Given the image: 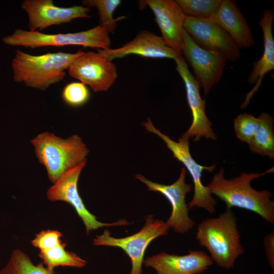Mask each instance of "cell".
I'll list each match as a JSON object with an SVG mask.
<instances>
[{"mask_svg":"<svg viewBox=\"0 0 274 274\" xmlns=\"http://www.w3.org/2000/svg\"><path fill=\"white\" fill-rule=\"evenodd\" d=\"M273 167L261 173L244 172L238 176L226 179L221 167L207 185L212 194L223 201L227 209L238 208L254 212L266 222L274 223V201L272 194L267 190H257L251 182L267 174L273 172Z\"/></svg>","mask_w":274,"mask_h":274,"instance_id":"cell-1","label":"cell"},{"mask_svg":"<svg viewBox=\"0 0 274 274\" xmlns=\"http://www.w3.org/2000/svg\"><path fill=\"white\" fill-rule=\"evenodd\" d=\"M68 70L71 76L89 85L94 92L108 90L118 76L115 64L98 52H84Z\"/></svg>","mask_w":274,"mask_h":274,"instance_id":"cell-13","label":"cell"},{"mask_svg":"<svg viewBox=\"0 0 274 274\" xmlns=\"http://www.w3.org/2000/svg\"><path fill=\"white\" fill-rule=\"evenodd\" d=\"M195 238L209 252L210 257L222 268H232L244 252L236 218L231 209L217 217L202 220L196 229Z\"/></svg>","mask_w":274,"mask_h":274,"instance_id":"cell-2","label":"cell"},{"mask_svg":"<svg viewBox=\"0 0 274 274\" xmlns=\"http://www.w3.org/2000/svg\"><path fill=\"white\" fill-rule=\"evenodd\" d=\"M273 18V10H265L262 16L260 17L258 24L263 32L264 50L260 59L254 62L253 67L248 77V83L250 85L255 84V86L246 95L242 109L248 106L253 94L260 87L265 75L274 69V39L272 32Z\"/></svg>","mask_w":274,"mask_h":274,"instance_id":"cell-18","label":"cell"},{"mask_svg":"<svg viewBox=\"0 0 274 274\" xmlns=\"http://www.w3.org/2000/svg\"><path fill=\"white\" fill-rule=\"evenodd\" d=\"M182 53L192 67L194 78L207 96L222 76L226 58L221 54L197 45L184 29Z\"/></svg>","mask_w":274,"mask_h":274,"instance_id":"cell-9","label":"cell"},{"mask_svg":"<svg viewBox=\"0 0 274 274\" xmlns=\"http://www.w3.org/2000/svg\"><path fill=\"white\" fill-rule=\"evenodd\" d=\"M213 20L226 31L239 49L254 44L252 30L234 1L222 0Z\"/></svg>","mask_w":274,"mask_h":274,"instance_id":"cell-19","label":"cell"},{"mask_svg":"<svg viewBox=\"0 0 274 274\" xmlns=\"http://www.w3.org/2000/svg\"><path fill=\"white\" fill-rule=\"evenodd\" d=\"M143 125L148 132L156 134L163 141L174 157L184 165L190 174L194 186V194L192 199L188 203V209L201 208L209 213H214L216 211V200L212 196L208 186L202 184L201 177L203 170L212 172L216 165L207 166L197 163L190 152L188 139L181 136L178 142L172 140L157 129L150 118H148L146 122L143 123Z\"/></svg>","mask_w":274,"mask_h":274,"instance_id":"cell-6","label":"cell"},{"mask_svg":"<svg viewBox=\"0 0 274 274\" xmlns=\"http://www.w3.org/2000/svg\"><path fill=\"white\" fill-rule=\"evenodd\" d=\"M174 60L176 70L184 82L187 100L192 116L190 127L182 136L188 140L193 138L194 142L199 141L201 138L216 140L217 135L212 128V123L206 114V100L201 97L198 83L190 72L181 54Z\"/></svg>","mask_w":274,"mask_h":274,"instance_id":"cell-12","label":"cell"},{"mask_svg":"<svg viewBox=\"0 0 274 274\" xmlns=\"http://www.w3.org/2000/svg\"><path fill=\"white\" fill-rule=\"evenodd\" d=\"M0 274H57L42 262L36 265L30 258L19 249L12 253L6 265L0 270Z\"/></svg>","mask_w":274,"mask_h":274,"instance_id":"cell-21","label":"cell"},{"mask_svg":"<svg viewBox=\"0 0 274 274\" xmlns=\"http://www.w3.org/2000/svg\"><path fill=\"white\" fill-rule=\"evenodd\" d=\"M183 28L202 48L219 53L227 60L235 61L241 58L240 49L226 31L214 20L186 16Z\"/></svg>","mask_w":274,"mask_h":274,"instance_id":"cell-11","label":"cell"},{"mask_svg":"<svg viewBox=\"0 0 274 274\" xmlns=\"http://www.w3.org/2000/svg\"><path fill=\"white\" fill-rule=\"evenodd\" d=\"M90 93L86 85L82 82H72L67 84L62 92L63 101L68 105L80 107L87 102Z\"/></svg>","mask_w":274,"mask_h":274,"instance_id":"cell-26","label":"cell"},{"mask_svg":"<svg viewBox=\"0 0 274 274\" xmlns=\"http://www.w3.org/2000/svg\"><path fill=\"white\" fill-rule=\"evenodd\" d=\"M21 8L28 16L29 31L39 32L53 25L66 23L79 18H89L91 9L84 6L63 8L52 0H25Z\"/></svg>","mask_w":274,"mask_h":274,"instance_id":"cell-14","label":"cell"},{"mask_svg":"<svg viewBox=\"0 0 274 274\" xmlns=\"http://www.w3.org/2000/svg\"><path fill=\"white\" fill-rule=\"evenodd\" d=\"M261 122L257 118L248 113L238 115L234 121V128L237 138L248 144L257 132Z\"/></svg>","mask_w":274,"mask_h":274,"instance_id":"cell-25","label":"cell"},{"mask_svg":"<svg viewBox=\"0 0 274 274\" xmlns=\"http://www.w3.org/2000/svg\"><path fill=\"white\" fill-rule=\"evenodd\" d=\"M169 229L163 221L155 219L153 216L149 215L146 218L144 226L138 232L125 237L115 238L111 236L110 232L106 229L102 234L96 235L93 244L121 248L130 259V274H142L144 254L147 247L156 238L167 234Z\"/></svg>","mask_w":274,"mask_h":274,"instance_id":"cell-7","label":"cell"},{"mask_svg":"<svg viewBox=\"0 0 274 274\" xmlns=\"http://www.w3.org/2000/svg\"><path fill=\"white\" fill-rule=\"evenodd\" d=\"M210 256L202 251L189 250L184 255L160 252L144 260L146 267L156 274H200L213 264Z\"/></svg>","mask_w":274,"mask_h":274,"instance_id":"cell-16","label":"cell"},{"mask_svg":"<svg viewBox=\"0 0 274 274\" xmlns=\"http://www.w3.org/2000/svg\"><path fill=\"white\" fill-rule=\"evenodd\" d=\"M109 34L107 29L100 25L85 31L57 34H46L18 28L13 33L3 38L2 41L10 46L30 48L81 45L106 49L110 48L111 45Z\"/></svg>","mask_w":274,"mask_h":274,"instance_id":"cell-5","label":"cell"},{"mask_svg":"<svg viewBox=\"0 0 274 274\" xmlns=\"http://www.w3.org/2000/svg\"><path fill=\"white\" fill-rule=\"evenodd\" d=\"M67 244L61 243L57 246L45 251H40L39 256L42 263L50 268L59 266L76 268L84 267L87 261L77 254L65 250Z\"/></svg>","mask_w":274,"mask_h":274,"instance_id":"cell-22","label":"cell"},{"mask_svg":"<svg viewBox=\"0 0 274 274\" xmlns=\"http://www.w3.org/2000/svg\"><path fill=\"white\" fill-rule=\"evenodd\" d=\"M86 161L65 172L47 191V198L52 201H63L70 203L82 220L87 233L90 231L104 227L121 226L128 225L125 219L114 223H102L86 208L78 192L77 184L81 171Z\"/></svg>","mask_w":274,"mask_h":274,"instance_id":"cell-8","label":"cell"},{"mask_svg":"<svg viewBox=\"0 0 274 274\" xmlns=\"http://www.w3.org/2000/svg\"><path fill=\"white\" fill-rule=\"evenodd\" d=\"M186 169L182 168L177 180L170 185H164L153 182L141 174L135 178L145 184L149 190L158 192L169 201L172 207L171 214L165 222L169 228L176 232L185 233L194 226V221L189 216L186 196L192 190V186L185 182Z\"/></svg>","mask_w":274,"mask_h":274,"instance_id":"cell-10","label":"cell"},{"mask_svg":"<svg viewBox=\"0 0 274 274\" xmlns=\"http://www.w3.org/2000/svg\"><path fill=\"white\" fill-rule=\"evenodd\" d=\"M37 157L46 168L49 180L55 183L65 172L83 162L89 150L77 134L62 139L44 132L30 140Z\"/></svg>","mask_w":274,"mask_h":274,"instance_id":"cell-4","label":"cell"},{"mask_svg":"<svg viewBox=\"0 0 274 274\" xmlns=\"http://www.w3.org/2000/svg\"><path fill=\"white\" fill-rule=\"evenodd\" d=\"M62 234L57 230H42L31 241V244L40 251L51 249L61 243Z\"/></svg>","mask_w":274,"mask_h":274,"instance_id":"cell-27","label":"cell"},{"mask_svg":"<svg viewBox=\"0 0 274 274\" xmlns=\"http://www.w3.org/2000/svg\"><path fill=\"white\" fill-rule=\"evenodd\" d=\"M183 12L188 16L213 19L222 0H176Z\"/></svg>","mask_w":274,"mask_h":274,"instance_id":"cell-23","label":"cell"},{"mask_svg":"<svg viewBox=\"0 0 274 274\" xmlns=\"http://www.w3.org/2000/svg\"><path fill=\"white\" fill-rule=\"evenodd\" d=\"M97 52L112 61L131 54L152 58L175 60L180 54L164 43L161 37L147 30L140 31L122 47L116 49H97Z\"/></svg>","mask_w":274,"mask_h":274,"instance_id":"cell-17","label":"cell"},{"mask_svg":"<svg viewBox=\"0 0 274 274\" xmlns=\"http://www.w3.org/2000/svg\"><path fill=\"white\" fill-rule=\"evenodd\" d=\"M259 127L251 141L248 144L250 150L270 159L274 158L273 120L270 115L263 112Z\"/></svg>","mask_w":274,"mask_h":274,"instance_id":"cell-20","label":"cell"},{"mask_svg":"<svg viewBox=\"0 0 274 274\" xmlns=\"http://www.w3.org/2000/svg\"><path fill=\"white\" fill-rule=\"evenodd\" d=\"M142 2L153 11L161 33V38L165 45L181 54L183 24L186 15L180 6L173 0H146Z\"/></svg>","mask_w":274,"mask_h":274,"instance_id":"cell-15","label":"cell"},{"mask_svg":"<svg viewBox=\"0 0 274 274\" xmlns=\"http://www.w3.org/2000/svg\"><path fill=\"white\" fill-rule=\"evenodd\" d=\"M84 52H59L32 55L17 50L11 64L13 79L25 86L44 91L63 80L65 70Z\"/></svg>","mask_w":274,"mask_h":274,"instance_id":"cell-3","label":"cell"},{"mask_svg":"<svg viewBox=\"0 0 274 274\" xmlns=\"http://www.w3.org/2000/svg\"><path fill=\"white\" fill-rule=\"evenodd\" d=\"M121 3L120 0H84L82 2L83 6L95 7L97 9L99 25L105 27L109 32H113L115 30L117 21L122 18L113 17L114 11Z\"/></svg>","mask_w":274,"mask_h":274,"instance_id":"cell-24","label":"cell"},{"mask_svg":"<svg viewBox=\"0 0 274 274\" xmlns=\"http://www.w3.org/2000/svg\"><path fill=\"white\" fill-rule=\"evenodd\" d=\"M264 247L267 260L273 269L274 268V232H271L264 238Z\"/></svg>","mask_w":274,"mask_h":274,"instance_id":"cell-28","label":"cell"}]
</instances>
